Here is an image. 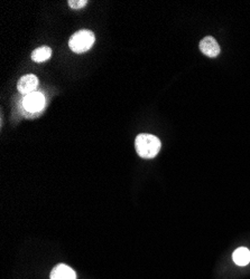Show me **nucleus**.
Masks as SVG:
<instances>
[{"label": "nucleus", "mask_w": 250, "mask_h": 279, "mask_svg": "<svg viewBox=\"0 0 250 279\" xmlns=\"http://www.w3.org/2000/svg\"><path fill=\"white\" fill-rule=\"evenodd\" d=\"M162 143L158 137L152 134H146V133H141V134L137 135L135 141V148L137 153L140 157L144 158H153L158 154L160 150Z\"/></svg>", "instance_id": "nucleus-1"}, {"label": "nucleus", "mask_w": 250, "mask_h": 279, "mask_svg": "<svg viewBox=\"0 0 250 279\" xmlns=\"http://www.w3.org/2000/svg\"><path fill=\"white\" fill-rule=\"evenodd\" d=\"M96 36L91 30L82 29L74 33L68 39V46L77 54H82L89 50L95 44Z\"/></svg>", "instance_id": "nucleus-2"}, {"label": "nucleus", "mask_w": 250, "mask_h": 279, "mask_svg": "<svg viewBox=\"0 0 250 279\" xmlns=\"http://www.w3.org/2000/svg\"><path fill=\"white\" fill-rule=\"evenodd\" d=\"M24 109L29 113H39L45 106V96L41 92H34L25 95L23 98Z\"/></svg>", "instance_id": "nucleus-3"}, {"label": "nucleus", "mask_w": 250, "mask_h": 279, "mask_svg": "<svg viewBox=\"0 0 250 279\" xmlns=\"http://www.w3.org/2000/svg\"><path fill=\"white\" fill-rule=\"evenodd\" d=\"M37 86H39V78H37L34 74L24 75L23 77L18 81L17 84L18 91L24 95L36 92Z\"/></svg>", "instance_id": "nucleus-4"}, {"label": "nucleus", "mask_w": 250, "mask_h": 279, "mask_svg": "<svg viewBox=\"0 0 250 279\" xmlns=\"http://www.w3.org/2000/svg\"><path fill=\"white\" fill-rule=\"evenodd\" d=\"M200 49H201V52L205 56L211 57V58H213V57H217L220 54V46H219V44L217 43L215 38L211 36L204 37L203 39L200 42Z\"/></svg>", "instance_id": "nucleus-5"}, {"label": "nucleus", "mask_w": 250, "mask_h": 279, "mask_svg": "<svg viewBox=\"0 0 250 279\" xmlns=\"http://www.w3.org/2000/svg\"><path fill=\"white\" fill-rule=\"evenodd\" d=\"M51 279H77V274L67 265L60 264L51 271Z\"/></svg>", "instance_id": "nucleus-6"}, {"label": "nucleus", "mask_w": 250, "mask_h": 279, "mask_svg": "<svg viewBox=\"0 0 250 279\" xmlns=\"http://www.w3.org/2000/svg\"><path fill=\"white\" fill-rule=\"evenodd\" d=\"M234 262L238 266H247L250 263V251L246 247H240L233 255Z\"/></svg>", "instance_id": "nucleus-7"}, {"label": "nucleus", "mask_w": 250, "mask_h": 279, "mask_svg": "<svg viewBox=\"0 0 250 279\" xmlns=\"http://www.w3.org/2000/svg\"><path fill=\"white\" fill-rule=\"evenodd\" d=\"M51 56H52V49L47 46H42V47L36 48L32 53V59L35 63H43L51 58Z\"/></svg>", "instance_id": "nucleus-8"}, {"label": "nucleus", "mask_w": 250, "mask_h": 279, "mask_svg": "<svg viewBox=\"0 0 250 279\" xmlns=\"http://www.w3.org/2000/svg\"><path fill=\"white\" fill-rule=\"evenodd\" d=\"M86 4H87L86 0H70V2H68V6H70L72 9H81L83 8Z\"/></svg>", "instance_id": "nucleus-9"}]
</instances>
